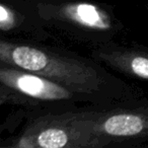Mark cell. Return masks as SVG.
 Masks as SVG:
<instances>
[{
    "label": "cell",
    "instance_id": "cell-4",
    "mask_svg": "<svg viewBox=\"0 0 148 148\" xmlns=\"http://www.w3.org/2000/svg\"><path fill=\"white\" fill-rule=\"evenodd\" d=\"M0 105L32 111L91 103L87 97L41 74L0 62Z\"/></svg>",
    "mask_w": 148,
    "mask_h": 148
},
{
    "label": "cell",
    "instance_id": "cell-3",
    "mask_svg": "<svg viewBox=\"0 0 148 148\" xmlns=\"http://www.w3.org/2000/svg\"><path fill=\"white\" fill-rule=\"evenodd\" d=\"M38 9L47 31L57 39L91 49L115 41L125 29L114 8L91 0H39Z\"/></svg>",
    "mask_w": 148,
    "mask_h": 148
},
{
    "label": "cell",
    "instance_id": "cell-2",
    "mask_svg": "<svg viewBox=\"0 0 148 148\" xmlns=\"http://www.w3.org/2000/svg\"><path fill=\"white\" fill-rule=\"evenodd\" d=\"M106 108L75 105L25 111L18 133L0 142L9 148H106L99 121Z\"/></svg>",
    "mask_w": 148,
    "mask_h": 148
},
{
    "label": "cell",
    "instance_id": "cell-8",
    "mask_svg": "<svg viewBox=\"0 0 148 148\" xmlns=\"http://www.w3.org/2000/svg\"><path fill=\"white\" fill-rule=\"evenodd\" d=\"M146 9H147V12H148V4L146 5Z\"/></svg>",
    "mask_w": 148,
    "mask_h": 148
},
{
    "label": "cell",
    "instance_id": "cell-5",
    "mask_svg": "<svg viewBox=\"0 0 148 148\" xmlns=\"http://www.w3.org/2000/svg\"><path fill=\"white\" fill-rule=\"evenodd\" d=\"M99 131L107 147L148 142V99L137 97L103 109Z\"/></svg>",
    "mask_w": 148,
    "mask_h": 148
},
{
    "label": "cell",
    "instance_id": "cell-6",
    "mask_svg": "<svg viewBox=\"0 0 148 148\" xmlns=\"http://www.w3.org/2000/svg\"><path fill=\"white\" fill-rule=\"evenodd\" d=\"M38 1L0 0L1 37L35 42L54 41L41 18Z\"/></svg>",
    "mask_w": 148,
    "mask_h": 148
},
{
    "label": "cell",
    "instance_id": "cell-7",
    "mask_svg": "<svg viewBox=\"0 0 148 148\" xmlns=\"http://www.w3.org/2000/svg\"><path fill=\"white\" fill-rule=\"evenodd\" d=\"M89 56L124 76L148 81L147 47L113 41L91 49Z\"/></svg>",
    "mask_w": 148,
    "mask_h": 148
},
{
    "label": "cell",
    "instance_id": "cell-1",
    "mask_svg": "<svg viewBox=\"0 0 148 148\" xmlns=\"http://www.w3.org/2000/svg\"><path fill=\"white\" fill-rule=\"evenodd\" d=\"M0 62L46 76L91 105L109 108L144 97V89L114 75L101 62L49 42L0 38Z\"/></svg>",
    "mask_w": 148,
    "mask_h": 148
}]
</instances>
